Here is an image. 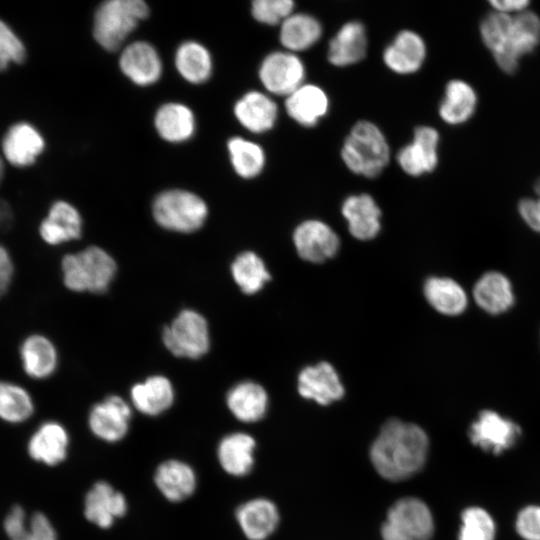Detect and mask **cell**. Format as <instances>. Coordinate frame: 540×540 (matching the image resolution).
<instances>
[{
    "label": "cell",
    "mask_w": 540,
    "mask_h": 540,
    "mask_svg": "<svg viewBox=\"0 0 540 540\" xmlns=\"http://www.w3.org/2000/svg\"><path fill=\"white\" fill-rule=\"evenodd\" d=\"M62 280L73 292H105L113 281L117 264L103 248L89 246L61 260Z\"/></svg>",
    "instance_id": "3"
},
{
    "label": "cell",
    "mask_w": 540,
    "mask_h": 540,
    "mask_svg": "<svg viewBox=\"0 0 540 540\" xmlns=\"http://www.w3.org/2000/svg\"><path fill=\"white\" fill-rule=\"evenodd\" d=\"M294 5L292 0H255L251 3V13L260 23L277 25L293 13Z\"/></svg>",
    "instance_id": "41"
},
{
    "label": "cell",
    "mask_w": 540,
    "mask_h": 540,
    "mask_svg": "<svg viewBox=\"0 0 540 540\" xmlns=\"http://www.w3.org/2000/svg\"><path fill=\"white\" fill-rule=\"evenodd\" d=\"M152 215L156 223L164 229L191 233L205 223L208 206L201 197L191 191L170 189L155 197Z\"/></svg>",
    "instance_id": "5"
},
{
    "label": "cell",
    "mask_w": 540,
    "mask_h": 540,
    "mask_svg": "<svg viewBox=\"0 0 540 540\" xmlns=\"http://www.w3.org/2000/svg\"><path fill=\"white\" fill-rule=\"evenodd\" d=\"M459 540H494L495 524L490 514L480 507L462 512Z\"/></svg>",
    "instance_id": "40"
},
{
    "label": "cell",
    "mask_w": 540,
    "mask_h": 540,
    "mask_svg": "<svg viewBox=\"0 0 540 540\" xmlns=\"http://www.w3.org/2000/svg\"><path fill=\"white\" fill-rule=\"evenodd\" d=\"M434 528L428 506L416 497H403L389 508L381 536L383 540H429Z\"/></svg>",
    "instance_id": "7"
},
{
    "label": "cell",
    "mask_w": 540,
    "mask_h": 540,
    "mask_svg": "<svg viewBox=\"0 0 540 540\" xmlns=\"http://www.w3.org/2000/svg\"><path fill=\"white\" fill-rule=\"evenodd\" d=\"M149 15L142 0H108L95 12L93 35L107 51L117 50L138 24Z\"/></svg>",
    "instance_id": "4"
},
{
    "label": "cell",
    "mask_w": 540,
    "mask_h": 540,
    "mask_svg": "<svg viewBox=\"0 0 540 540\" xmlns=\"http://www.w3.org/2000/svg\"><path fill=\"white\" fill-rule=\"evenodd\" d=\"M82 217L70 203L59 200L54 202L46 217L39 225V235L43 242L56 246L80 238Z\"/></svg>",
    "instance_id": "20"
},
{
    "label": "cell",
    "mask_w": 540,
    "mask_h": 540,
    "mask_svg": "<svg viewBox=\"0 0 540 540\" xmlns=\"http://www.w3.org/2000/svg\"><path fill=\"white\" fill-rule=\"evenodd\" d=\"M539 43L540 18L531 11L520 12L513 16L505 43L494 59L504 72L513 73L519 59L532 52Z\"/></svg>",
    "instance_id": "8"
},
{
    "label": "cell",
    "mask_w": 540,
    "mask_h": 540,
    "mask_svg": "<svg viewBox=\"0 0 540 540\" xmlns=\"http://www.w3.org/2000/svg\"><path fill=\"white\" fill-rule=\"evenodd\" d=\"M172 382L163 375H152L131 387L132 406L146 416H158L167 411L174 402Z\"/></svg>",
    "instance_id": "24"
},
{
    "label": "cell",
    "mask_w": 540,
    "mask_h": 540,
    "mask_svg": "<svg viewBox=\"0 0 540 540\" xmlns=\"http://www.w3.org/2000/svg\"><path fill=\"white\" fill-rule=\"evenodd\" d=\"M535 191L538 197H540V179L535 184Z\"/></svg>",
    "instance_id": "50"
},
{
    "label": "cell",
    "mask_w": 540,
    "mask_h": 540,
    "mask_svg": "<svg viewBox=\"0 0 540 540\" xmlns=\"http://www.w3.org/2000/svg\"><path fill=\"white\" fill-rule=\"evenodd\" d=\"M383 62L397 74L417 72L426 58L423 38L412 30H401L383 51Z\"/></svg>",
    "instance_id": "18"
},
{
    "label": "cell",
    "mask_w": 540,
    "mask_h": 540,
    "mask_svg": "<svg viewBox=\"0 0 540 540\" xmlns=\"http://www.w3.org/2000/svg\"><path fill=\"white\" fill-rule=\"evenodd\" d=\"M175 66L179 74L192 84L207 81L213 69L210 52L196 41H186L177 48Z\"/></svg>",
    "instance_id": "36"
},
{
    "label": "cell",
    "mask_w": 540,
    "mask_h": 540,
    "mask_svg": "<svg viewBox=\"0 0 540 540\" xmlns=\"http://www.w3.org/2000/svg\"><path fill=\"white\" fill-rule=\"evenodd\" d=\"M235 517L248 540L267 539L279 523L277 507L266 498H254L242 503L237 507Z\"/></svg>",
    "instance_id": "22"
},
{
    "label": "cell",
    "mask_w": 540,
    "mask_h": 540,
    "mask_svg": "<svg viewBox=\"0 0 540 540\" xmlns=\"http://www.w3.org/2000/svg\"><path fill=\"white\" fill-rule=\"evenodd\" d=\"M429 440L416 424L392 418L381 427L370 448V459L377 473L388 481L406 480L425 465Z\"/></svg>",
    "instance_id": "1"
},
{
    "label": "cell",
    "mask_w": 540,
    "mask_h": 540,
    "mask_svg": "<svg viewBox=\"0 0 540 540\" xmlns=\"http://www.w3.org/2000/svg\"><path fill=\"white\" fill-rule=\"evenodd\" d=\"M305 73L302 60L287 50L266 55L258 71L259 79L267 91L285 97L304 84Z\"/></svg>",
    "instance_id": "9"
},
{
    "label": "cell",
    "mask_w": 540,
    "mask_h": 540,
    "mask_svg": "<svg viewBox=\"0 0 540 540\" xmlns=\"http://www.w3.org/2000/svg\"><path fill=\"white\" fill-rule=\"evenodd\" d=\"M297 387L303 398L320 405L340 400L345 393L338 373L328 362H319L301 370Z\"/></svg>",
    "instance_id": "15"
},
{
    "label": "cell",
    "mask_w": 540,
    "mask_h": 540,
    "mask_svg": "<svg viewBox=\"0 0 540 540\" xmlns=\"http://www.w3.org/2000/svg\"><path fill=\"white\" fill-rule=\"evenodd\" d=\"M329 108L326 92L315 84H303L285 99L289 117L299 125L309 128L317 125Z\"/></svg>",
    "instance_id": "27"
},
{
    "label": "cell",
    "mask_w": 540,
    "mask_h": 540,
    "mask_svg": "<svg viewBox=\"0 0 540 540\" xmlns=\"http://www.w3.org/2000/svg\"><path fill=\"white\" fill-rule=\"evenodd\" d=\"M122 73L139 86L156 83L162 74V62L157 50L146 41L127 45L119 58Z\"/></svg>",
    "instance_id": "16"
},
{
    "label": "cell",
    "mask_w": 540,
    "mask_h": 540,
    "mask_svg": "<svg viewBox=\"0 0 540 540\" xmlns=\"http://www.w3.org/2000/svg\"><path fill=\"white\" fill-rule=\"evenodd\" d=\"M34 412V402L23 386L0 379V418L9 423H21Z\"/></svg>",
    "instance_id": "39"
},
{
    "label": "cell",
    "mask_w": 540,
    "mask_h": 540,
    "mask_svg": "<svg viewBox=\"0 0 540 540\" xmlns=\"http://www.w3.org/2000/svg\"><path fill=\"white\" fill-rule=\"evenodd\" d=\"M516 530L525 540H540V507L523 508L517 515Z\"/></svg>",
    "instance_id": "43"
},
{
    "label": "cell",
    "mask_w": 540,
    "mask_h": 540,
    "mask_svg": "<svg viewBox=\"0 0 540 540\" xmlns=\"http://www.w3.org/2000/svg\"><path fill=\"white\" fill-rule=\"evenodd\" d=\"M13 219L12 208L6 201L0 199V233L7 232L11 229Z\"/></svg>",
    "instance_id": "49"
},
{
    "label": "cell",
    "mask_w": 540,
    "mask_h": 540,
    "mask_svg": "<svg viewBox=\"0 0 540 540\" xmlns=\"http://www.w3.org/2000/svg\"><path fill=\"white\" fill-rule=\"evenodd\" d=\"M162 341L174 356L198 359L210 348L208 322L198 311L184 309L163 328Z\"/></svg>",
    "instance_id": "6"
},
{
    "label": "cell",
    "mask_w": 540,
    "mask_h": 540,
    "mask_svg": "<svg viewBox=\"0 0 540 540\" xmlns=\"http://www.w3.org/2000/svg\"><path fill=\"white\" fill-rule=\"evenodd\" d=\"M225 400L231 414L244 423L261 420L268 409L267 392L254 381L235 384L227 392Z\"/></svg>",
    "instance_id": "30"
},
{
    "label": "cell",
    "mask_w": 540,
    "mask_h": 540,
    "mask_svg": "<svg viewBox=\"0 0 540 540\" xmlns=\"http://www.w3.org/2000/svg\"><path fill=\"white\" fill-rule=\"evenodd\" d=\"M439 134L430 126H418L413 140L402 147L396 156L400 168L410 176L432 172L438 163Z\"/></svg>",
    "instance_id": "13"
},
{
    "label": "cell",
    "mask_w": 540,
    "mask_h": 540,
    "mask_svg": "<svg viewBox=\"0 0 540 540\" xmlns=\"http://www.w3.org/2000/svg\"><path fill=\"white\" fill-rule=\"evenodd\" d=\"M15 274V265L9 250L0 244V299L10 289Z\"/></svg>",
    "instance_id": "46"
},
{
    "label": "cell",
    "mask_w": 540,
    "mask_h": 540,
    "mask_svg": "<svg viewBox=\"0 0 540 540\" xmlns=\"http://www.w3.org/2000/svg\"><path fill=\"white\" fill-rule=\"evenodd\" d=\"M44 147L42 135L28 123H17L10 127L2 143L5 158L17 167L33 164Z\"/></svg>",
    "instance_id": "29"
},
{
    "label": "cell",
    "mask_w": 540,
    "mask_h": 540,
    "mask_svg": "<svg viewBox=\"0 0 540 540\" xmlns=\"http://www.w3.org/2000/svg\"><path fill=\"white\" fill-rule=\"evenodd\" d=\"M341 212L349 232L356 239H373L381 229V210L369 194L348 196L342 203Z\"/></svg>",
    "instance_id": "23"
},
{
    "label": "cell",
    "mask_w": 540,
    "mask_h": 540,
    "mask_svg": "<svg viewBox=\"0 0 540 540\" xmlns=\"http://www.w3.org/2000/svg\"><path fill=\"white\" fill-rule=\"evenodd\" d=\"M293 242L298 255L312 263L332 258L340 246L336 232L328 224L315 219L306 220L295 228Z\"/></svg>",
    "instance_id": "12"
},
{
    "label": "cell",
    "mask_w": 540,
    "mask_h": 540,
    "mask_svg": "<svg viewBox=\"0 0 540 540\" xmlns=\"http://www.w3.org/2000/svg\"><path fill=\"white\" fill-rule=\"evenodd\" d=\"M69 447V434L66 428L56 421L42 423L31 436L28 453L35 461L49 466L65 460Z\"/></svg>",
    "instance_id": "26"
},
{
    "label": "cell",
    "mask_w": 540,
    "mask_h": 540,
    "mask_svg": "<svg viewBox=\"0 0 540 540\" xmlns=\"http://www.w3.org/2000/svg\"><path fill=\"white\" fill-rule=\"evenodd\" d=\"M518 209L528 226L540 233V197L522 199L519 202Z\"/></svg>",
    "instance_id": "47"
},
{
    "label": "cell",
    "mask_w": 540,
    "mask_h": 540,
    "mask_svg": "<svg viewBox=\"0 0 540 540\" xmlns=\"http://www.w3.org/2000/svg\"><path fill=\"white\" fill-rule=\"evenodd\" d=\"M15 540H58V537L49 518L41 512H35L27 530Z\"/></svg>",
    "instance_id": "44"
},
{
    "label": "cell",
    "mask_w": 540,
    "mask_h": 540,
    "mask_svg": "<svg viewBox=\"0 0 540 540\" xmlns=\"http://www.w3.org/2000/svg\"><path fill=\"white\" fill-rule=\"evenodd\" d=\"M477 105L474 89L465 81L454 79L447 83L445 96L439 106L441 119L450 125L466 122Z\"/></svg>",
    "instance_id": "33"
},
{
    "label": "cell",
    "mask_w": 540,
    "mask_h": 540,
    "mask_svg": "<svg viewBox=\"0 0 540 540\" xmlns=\"http://www.w3.org/2000/svg\"><path fill=\"white\" fill-rule=\"evenodd\" d=\"M131 408L130 404L118 395H110L96 403L88 414L91 433L107 443L123 440L130 428Z\"/></svg>",
    "instance_id": "11"
},
{
    "label": "cell",
    "mask_w": 540,
    "mask_h": 540,
    "mask_svg": "<svg viewBox=\"0 0 540 540\" xmlns=\"http://www.w3.org/2000/svg\"><path fill=\"white\" fill-rule=\"evenodd\" d=\"M161 495L170 502L178 503L191 497L197 488V475L193 467L179 459L161 462L153 477Z\"/></svg>",
    "instance_id": "19"
},
{
    "label": "cell",
    "mask_w": 540,
    "mask_h": 540,
    "mask_svg": "<svg viewBox=\"0 0 540 540\" xmlns=\"http://www.w3.org/2000/svg\"><path fill=\"white\" fill-rule=\"evenodd\" d=\"M28 528L24 509L15 505L4 520V530L10 540L20 537Z\"/></svg>",
    "instance_id": "45"
},
{
    "label": "cell",
    "mask_w": 540,
    "mask_h": 540,
    "mask_svg": "<svg viewBox=\"0 0 540 540\" xmlns=\"http://www.w3.org/2000/svg\"><path fill=\"white\" fill-rule=\"evenodd\" d=\"M26 57V51L21 40L0 20V71L5 70L11 63H21Z\"/></svg>",
    "instance_id": "42"
},
{
    "label": "cell",
    "mask_w": 540,
    "mask_h": 540,
    "mask_svg": "<svg viewBox=\"0 0 540 540\" xmlns=\"http://www.w3.org/2000/svg\"><path fill=\"white\" fill-rule=\"evenodd\" d=\"M490 4L495 11L510 15L512 12L525 11L530 2L528 0H492Z\"/></svg>",
    "instance_id": "48"
},
{
    "label": "cell",
    "mask_w": 540,
    "mask_h": 540,
    "mask_svg": "<svg viewBox=\"0 0 540 540\" xmlns=\"http://www.w3.org/2000/svg\"><path fill=\"white\" fill-rule=\"evenodd\" d=\"M367 44L364 24L357 20L348 21L330 39L327 59L337 67L356 64L366 56Z\"/></svg>",
    "instance_id": "21"
},
{
    "label": "cell",
    "mask_w": 540,
    "mask_h": 540,
    "mask_svg": "<svg viewBox=\"0 0 540 540\" xmlns=\"http://www.w3.org/2000/svg\"><path fill=\"white\" fill-rule=\"evenodd\" d=\"M255 439L244 432L225 435L216 448L219 465L228 475L243 477L254 466Z\"/></svg>",
    "instance_id": "25"
},
{
    "label": "cell",
    "mask_w": 540,
    "mask_h": 540,
    "mask_svg": "<svg viewBox=\"0 0 540 540\" xmlns=\"http://www.w3.org/2000/svg\"><path fill=\"white\" fill-rule=\"evenodd\" d=\"M154 124L159 136L171 143L187 141L193 136L196 128L192 110L182 103L175 102L163 104L157 110Z\"/></svg>",
    "instance_id": "31"
},
{
    "label": "cell",
    "mask_w": 540,
    "mask_h": 540,
    "mask_svg": "<svg viewBox=\"0 0 540 540\" xmlns=\"http://www.w3.org/2000/svg\"><path fill=\"white\" fill-rule=\"evenodd\" d=\"M227 148L232 167L240 177L252 179L264 169L265 152L257 143L236 136L228 141Z\"/></svg>",
    "instance_id": "38"
},
{
    "label": "cell",
    "mask_w": 540,
    "mask_h": 540,
    "mask_svg": "<svg viewBox=\"0 0 540 540\" xmlns=\"http://www.w3.org/2000/svg\"><path fill=\"white\" fill-rule=\"evenodd\" d=\"M341 158L352 173L374 178L389 163L390 148L385 135L376 124L359 120L352 126L343 142Z\"/></svg>",
    "instance_id": "2"
},
{
    "label": "cell",
    "mask_w": 540,
    "mask_h": 540,
    "mask_svg": "<svg viewBox=\"0 0 540 540\" xmlns=\"http://www.w3.org/2000/svg\"><path fill=\"white\" fill-rule=\"evenodd\" d=\"M423 290L429 304L444 315H458L467 306L465 291L450 278L430 277L426 280Z\"/></svg>",
    "instance_id": "35"
},
{
    "label": "cell",
    "mask_w": 540,
    "mask_h": 540,
    "mask_svg": "<svg viewBox=\"0 0 540 540\" xmlns=\"http://www.w3.org/2000/svg\"><path fill=\"white\" fill-rule=\"evenodd\" d=\"M238 122L252 133H264L272 129L278 116L277 104L259 91L245 93L234 105Z\"/></svg>",
    "instance_id": "28"
},
{
    "label": "cell",
    "mask_w": 540,
    "mask_h": 540,
    "mask_svg": "<svg viewBox=\"0 0 540 540\" xmlns=\"http://www.w3.org/2000/svg\"><path fill=\"white\" fill-rule=\"evenodd\" d=\"M473 296L476 303L491 314L505 312L514 302L512 286L509 280L498 272L484 274L476 282Z\"/></svg>",
    "instance_id": "34"
},
{
    "label": "cell",
    "mask_w": 540,
    "mask_h": 540,
    "mask_svg": "<svg viewBox=\"0 0 540 540\" xmlns=\"http://www.w3.org/2000/svg\"><path fill=\"white\" fill-rule=\"evenodd\" d=\"M321 35L320 21L308 13H292L280 24V43L293 53L309 49L318 42Z\"/></svg>",
    "instance_id": "32"
},
{
    "label": "cell",
    "mask_w": 540,
    "mask_h": 540,
    "mask_svg": "<svg viewBox=\"0 0 540 540\" xmlns=\"http://www.w3.org/2000/svg\"><path fill=\"white\" fill-rule=\"evenodd\" d=\"M19 358L24 373L35 380L51 377L59 362L55 344L41 333L29 334L21 341Z\"/></svg>",
    "instance_id": "17"
},
{
    "label": "cell",
    "mask_w": 540,
    "mask_h": 540,
    "mask_svg": "<svg viewBox=\"0 0 540 540\" xmlns=\"http://www.w3.org/2000/svg\"><path fill=\"white\" fill-rule=\"evenodd\" d=\"M521 435L520 427L492 410H483L471 424L470 441L482 450L499 455L512 448Z\"/></svg>",
    "instance_id": "10"
},
{
    "label": "cell",
    "mask_w": 540,
    "mask_h": 540,
    "mask_svg": "<svg viewBox=\"0 0 540 540\" xmlns=\"http://www.w3.org/2000/svg\"><path fill=\"white\" fill-rule=\"evenodd\" d=\"M127 510L128 502L124 494L106 481H97L86 493L84 516L98 528H111Z\"/></svg>",
    "instance_id": "14"
},
{
    "label": "cell",
    "mask_w": 540,
    "mask_h": 540,
    "mask_svg": "<svg viewBox=\"0 0 540 540\" xmlns=\"http://www.w3.org/2000/svg\"><path fill=\"white\" fill-rule=\"evenodd\" d=\"M3 171H4V166H3L2 159L0 158V182H1L2 177H3Z\"/></svg>",
    "instance_id": "51"
},
{
    "label": "cell",
    "mask_w": 540,
    "mask_h": 540,
    "mask_svg": "<svg viewBox=\"0 0 540 540\" xmlns=\"http://www.w3.org/2000/svg\"><path fill=\"white\" fill-rule=\"evenodd\" d=\"M230 270L234 282L248 295L259 292L270 280L263 260L252 251L238 254L231 263Z\"/></svg>",
    "instance_id": "37"
}]
</instances>
